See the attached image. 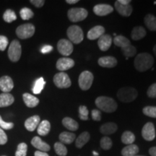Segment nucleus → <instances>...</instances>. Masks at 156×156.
Instances as JSON below:
<instances>
[{"instance_id": "nucleus-1", "label": "nucleus", "mask_w": 156, "mask_h": 156, "mask_svg": "<svg viewBox=\"0 0 156 156\" xmlns=\"http://www.w3.org/2000/svg\"><path fill=\"white\" fill-rule=\"evenodd\" d=\"M154 64L153 56L148 53L139 54L134 58V65L135 69L140 73H143L152 68Z\"/></svg>"}, {"instance_id": "nucleus-2", "label": "nucleus", "mask_w": 156, "mask_h": 156, "mask_svg": "<svg viewBox=\"0 0 156 156\" xmlns=\"http://www.w3.org/2000/svg\"><path fill=\"white\" fill-rule=\"evenodd\" d=\"M95 105L100 110L106 113L114 112L118 105L114 99L107 96H100L95 100Z\"/></svg>"}, {"instance_id": "nucleus-3", "label": "nucleus", "mask_w": 156, "mask_h": 156, "mask_svg": "<svg viewBox=\"0 0 156 156\" xmlns=\"http://www.w3.org/2000/svg\"><path fill=\"white\" fill-rule=\"evenodd\" d=\"M137 91L132 87H124L119 90L117 98L123 103H130L134 101L137 97Z\"/></svg>"}, {"instance_id": "nucleus-4", "label": "nucleus", "mask_w": 156, "mask_h": 156, "mask_svg": "<svg viewBox=\"0 0 156 156\" xmlns=\"http://www.w3.org/2000/svg\"><path fill=\"white\" fill-rule=\"evenodd\" d=\"M67 37L72 44H79L83 41L84 39L83 31L78 25H71L67 30Z\"/></svg>"}, {"instance_id": "nucleus-5", "label": "nucleus", "mask_w": 156, "mask_h": 156, "mask_svg": "<svg viewBox=\"0 0 156 156\" xmlns=\"http://www.w3.org/2000/svg\"><path fill=\"white\" fill-rule=\"evenodd\" d=\"M88 12L85 8L81 7H75L68 10L67 16L71 22L77 23L84 20L87 17Z\"/></svg>"}, {"instance_id": "nucleus-6", "label": "nucleus", "mask_w": 156, "mask_h": 156, "mask_svg": "<svg viewBox=\"0 0 156 156\" xmlns=\"http://www.w3.org/2000/svg\"><path fill=\"white\" fill-rule=\"evenodd\" d=\"M35 26L31 23H26L20 25L16 29V35L20 39H27L30 38L35 34Z\"/></svg>"}, {"instance_id": "nucleus-7", "label": "nucleus", "mask_w": 156, "mask_h": 156, "mask_svg": "<svg viewBox=\"0 0 156 156\" xmlns=\"http://www.w3.org/2000/svg\"><path fill=\"white\" fill-rule=\"evenodd\" d=\"M94 77L92 73L89 71H84L82 73L78 78L79 86L83 90H87L92 86Z\"/></svg>"}, {"instance_id": "nucleus-8", "label": "nucleus", "mask_w": 156, "mask_h": 156, "mask_svg": "<svg viewBox=\"0 0 156 156\" xmlns=\"http://www.w3.org/2000/svg\"><path fill=\"white\" fill-rule=\"evenodd\" d=\"M22 54L21 45L17 40H14L9 45L8 49V56L12 62H16L19 61Z\"/></svg>"}, {"instance_id": "nucleus-9", "label": "nucleus", "mask_w": 156, "mask_h": 156, "mask_svg": "<svg viewBox=\"0 0 156 156\" xmlns=\"http://www.w3.org/2000/svg\"><path fill=\"white\" fill-rule=\"evenodd\" d=\"M53 80L54 83L58 88H68L72 85L71 80H70L69 75L63 72L56 74L54 75Z\"/></svg>"}, {"instance_id": "nucleus-10", "label": "nucleus", "mask_w": 156, "mask_h": 156, "mask_svg": "<svg viewBox=\"0 0 156 156\" xmlns=\"http://www.w3.org/2000/svg\"><path fill=\"white\" fill-rule=\"evenodd\" d=\"M57 49L62 55L68 56L73 52V44L67 39H61L58 41Z\"/></svg>"}, {"instance_id": "nucleus-11", "label": "nucleus", "mask_w": 156, "mask_h": 156, "mask_svg": "<svg viewBox=\"0 0 156 156\" xmlns=\"http://www.w3.org/2000/svg\"><path fill=\"white\" fill-rule=\"evenodd\" d=\"M142 136L147 141H152L155 137V129L152 122H147L142 129Z\"/></svg>"}, {"instance_id": "nucleus-12", "label": "nucleus", "mask_w": 156, "mask_h": 156, "mask_svg": "<svg viewBox=\"0 0 156 156\" xmlns=\"http://www.w3.org/2000/svg\"><path fill=\"white\" fill-rule=\"evenodd\" d=\"M75 61H74L73 58L62 57L58 58V61L56 62V67L58 70L61 72H64L73 68L75 66Z\"/></svg>"}, {"instance_id": "nucleus-13", "label": "nucleus", "mask_w": 156, "mask_h": 156, "mask_svg": "<svg viewBox=\"0 0 156 156\" xmlns=\"http://www.w3.org/2000/svg\"><path fill=\"white\" fill-rule=\"evenodd\" d=\"M114 11V8L111 5L106 4H100L96 5L93 7V12L98 16H106L112 13Z\"/></svg>"}, {"instance_id": "nucleus-14", "label": "nucleus", "mask_w": 156, "mask_h": 156, "mask_svg": "<svg viewBox=\"0 0 156 156\" xmlns=\"http://www.w3.org/2000/svg\"><path fill=\"white\" fill-rule=\"evenodd\" d=\"M112 38L110 35L103 34L102 36L98 38V46L102 51H106L112 46Z\"/></svg>"}, {"instance_id": "nucleus-15", "label": "nucleus", "mask_w": 156, "mask_h": 156, "mask_svg": "<svg viewBox=\"0 0 156 156\" xmlns=\"http://www.w3.org/2000/svg\"><path fill=\"white\" fill-rule=\"evenodd\" d=\"M14 87L12 80L9 76H3L0 78V90L3 93H9Z\"/></svg>"}, {"instance_id": "nucleus-16", "label": "nucleus", "mask_w": 156, "mask_h": 156, "mask_svg": "<svg viewBox=\"0 0 156 156\" xmlns=\"http://www.w3.org/2000/svg\"><path fill=\"white\" fill-rule=\"evenodd\" d=\"M31 144L34 146V147H36V149H38L39 151L42 152H46L49 151L51 149V147L49 145H48L46 142L43 141L39 136H34L31 140Z\"/></svg>"}, {"instance_id": "nucleus-17", "label": "nucleus", "mask_w": 156, "mask_h": 156, "mask_svg": "<svg viewBox=\"0 0 156 156\" xmlns=\"http://www.w3.org/2000/svg\"><path fill=\"white\" fill-rule=\"evenodd\" d=\"M115 8H116V11L118 12L119 14L122 15L123 17H129L131 15L132 10V5H122L118 1L115 2Z\"/></svg>"}, {"instance_id": "nucleus-18", "label": "nucleus", "mask_w": 156, "mask_h": 156, "mask_svg": "<svg viewBox=\"0 0 156 156\" xmlns=\"http://www.w3.org/2000/svg\"><path fill=\"white\" fill-rule=\"evenodd\" d=\"M40 116L38 115H35L27 119L25 122V127L29 132H34L38 127V124H40Z\"/></svg>"}, {"instance_id": "nucleus-19", "label": "nucleus", "mask_w": 156, "mask_h": 156, "mask_svg": "<svg viewBox=\"0 0 156 156\" xmlns=\"http://www.w3.org/2000/svg\"><path fill=\"white\" fill-rule=\"evenodd\" d=\"M98 63L102 67L113 68L116 66L117 60L114 56H103L98 58Z\"/></svg>"}, {"instance_id": "nucleus-20", "label": "nucleus", "mask_w": 156, "mask_h": 156, "mask_svg": "<svg viewBox=\"0 0 156 156\" xmlns=\"http://www.w3.org/2000/svg\"><path fill=\"white\" fill-rule=\"evenodd\" d=\"M105 28L101 25H96L93 27L87 33V38L89 40H95V39L99 38L104 34Z\"/></svg>"}, {"instance_id": "nucleus-21", "label": "nucleus", "mask_w": 156, "mask_h": 156, "mask_svg": "<svg viewBox=\"0 0 156 156\" xmlns=\"http://www.w3.org/2000/svg\"><path fill=\"white\" fill-rule=\"evenodd\" d=\"M23 98L25 104L29 108H34L38 106L39 103L38 98L30 94V93H24L23 95Z\"/></svg>"}, {"instance_id": "nucleus-22", "label": "nucleus", "mask_w": 156, "mask_h": 156, "mask_svg": "<svg viewBox=\"0 0 156 156\" xmlns=\"http://www.w3.org/2000/svg\"><path fill=\"white\" fill-rule=\"evenodd\" d=\"M118 126L114 122H108L101 126L100 131L104 135H109L116 132Z\"/></svg>"}, {"instance_id": "nucleus-23", "label": "nucleus", "mask_w": 156, "mask_h": 156, "mask_svg": "<svg viewBox=\"0 0 156 156\" xmlns=\"http://www.w3.org/2000/svg\"><path fill=\"white\" fill-rule=\"evenodd\" d=\"M15 101V98L12 95L8 93H3L0 94V107H7L11 106Z\"/></svg>"}, {"instance_id": "nucleus-24", "label": "nucleus", "mask_w": 156, "mask_h": 156, "mask_svg": "<svg viewBox=\"0 0 156 156\" xmlns=\"http://www.w3.org/2000/svg\"><path fill=\"white\" fill-rule=\"evenodd\" d=\"M146 36L145 29L142 26H136L132 29L131 33L132 38L134 41L141 40Z\"/></svg>"}, {"instance_id": "nucleus-25", "label": "nucleus", "mask_w": 156, "mask_h": 156, "mask_svg": "<svg viewBox=\"0 0 156 156\" xmlns=\"http://www.w3.org/2000/svg\"><path fill=\"white\" fill-rule=\"evenodd\" d=\"M58 138H59L60 142L62 144L69 145V144L73 143L75 141V140L76 139V135L74 133H72V132H63L59 134Z\"/></svg>"}, {"instance_id": "nucleus-26", "label": "nucleus", "mask_w": 156, "mask_h": 156, "mask_svg": "<svg viewBox=\"0 0 156 156\" xmlns=\"http://www.w3.org/2000/svg\"><path fill=\"white\" fill-rule=\"evenodd\" d=\"M62 124L65 128L67 129L70 130V131H76L79 128V124L74 120L73 119L70 118V117H65L62 119Z\"/></svg>"}, {"instance_id": "nucleus-27", "label": "nucleus", "mask_w": 156, "mask_h": 156, "mask_svg": "<svg viewBox=\"0 0 156 156\" xmlns=\"http://www.w3.org/2000/svg\"><path fill=\"white\" fill-rule=\"evenodd\" d=\"M51 129V124L47 120H44L38 124L37 132L41 136H46L49 133Z\"/></svg>"}, {"instance_id": "nucleus-28", "label": "nucleus", "mask_w": 156, "mask_h": 156, "mask_svg": "<svg viewBox=\"0 0 156 156\" xmlns=\"http://www.w3.org/2000/svg\"><path fill=\"white\" fill-rule=\"evenodd\" d=\"M90 134L87 132H84L83 133H81L79 136H77V138L76 139L75 141V146L77 148H82L85 144H87V142H88L90 140Z\"/></svg>"}, {"instance_id": "nucleus-29", "label": "nucleus", "mask_w": 156, "mask_h": 156, "mask_svg": "<svg viewBox=\"0 0 156 156\" xmlns=\"http://www.w3.org/2000/svg\"><path fill=\"white\" fill-rule=\"evenodd\" d=\"M139 152V147L137 145H129L126 147H124L122 151V155L123 156H134Z\"/></svg>"}, {"instance_id": "nucleus-30", "label": "nucleus", "mask_w": 156, "mask_h": 156, "mask_svg": "<svg viewBox=\"0 0 156 156\" xmlns=\"http://www.w3.org/2000/svg\"><path fill=\"white\" fill-rule=\"evenodd\" d=\"M144 22L147 28L151 31H156V17L153 15L148 14L145 17Z\"/></svg>"}, {"instance_id": "nucleus-31", "label": "nucleus", "mask_w": 156, "mask_h": 156, "mask_svg": "<svg viewBox=\"0 0 156 156\" xmlns=\"http://www.w3.org/2000/svg\"><path fill=\"white\" fill-rule=\"evenodd\" d=\"M114 44L118 47L122 48L130 45V41L125 36L119 35V36H116L114 38Z\"/></svg>"}, {"instance_id": "nucleus-32", "label": "nucleus", "mask_w": 156, "mask_h": 156, "mask_svg": "<svg viewBox=\"0 0 156 156\" xmlns=\"http://www.w3.org/2000/svg\"><path fill=\"white\" fill-rule=\"evenodd\" d=\"M135 140V136L130 131H125L122 135V142L125 145H132Z\"/></svg>"}, {"instance_id": "nucleus-33", "label": "nucleus", "mask_w": 156, "mask_h": 156, "mask_svg": "<svg viewBox=\"0 0 156 156\" xmlns=\"http://www.w3.org/2000/svg\"><path fill=\"white\" fill-rule=\"evenodd\" d=\"M46 85V82H45L44 79L43 77L38 78L35 82L34 86L33 87V93L34 94H39L42 92L43 89Z\"/></svg>"}, {"instance_id": "nucleus-34", "label": "nucleus", "mask_w": 156, "mask_h": 156, "mask_svg": "<svg viewBox=\"0 0 156 156\" xmlns=\"http://www.w3.org/2000/svg\"><path fill=\"white\" fill-rule=\"evenodd\" d=\"M122 52L124 56H126V58L133 57L134 55H136V49L134 46L132 45H129V46H126V47L122 48Z\"/></svg>"}, {"instance_id": "nucleus-35", "label": "nucleus", "mask_w": 156, "mask_h": 156, "mask_svg": "<svg viewBox=\"0 0 156 156\" xmlns=\"http://www.w3.org/2000/svg\"><path fill=\"white\" fill-rule=\"evenodd\" d=\"M54 150L56 153L59 156H66L67 155V149L62 142H56L54 144Z\"/></svg>"}, {"instance_id": "nucleus-36", "label": "nucleus", "mask_w": 156, "mask_h": 156, "mask_svg": "<svg viewBox=\"0 0 156 156\" xmlns=\"http://www.w3.org/2000/svg\"><path fill=\"white\" fill-rule=\"evenodd\" d=\"M3 19L6 23H10L16 20L17 16L14 11L12 9H7L3 15Z\"/></svg>"}, {"instance_id": "nucleus-37", "label": "nucleus", "mask_w": 156, "mask_h": 156, "mask_svg": "<svg viewBox=\"0 0 156 156\" xmlns=\"http://www.w3.org/2000/svg\"><path fill=\"white\" fill-rule=\"evenodd\" d=\"M101 147L104 151H108L112 147V140L108 136H103L100 141Z\"/></svg>"}, {"instance_id": "nucleus-38", "label": "nucleus", "mask_w": 156, "mask_h": 156, "mask_svg": "<svg viewBox=\"0 0 156 156\" xmlns=\"http://www.w3.org/2000/svg\"><path fill=\"white\" fill-rule=\"evenodd\" d=\"M20 15L21 18L23 20H27L32 18L34 17V13L30 9L28 8V7H24V8L21 9L20 12Z\"/></svg>"}, {"instance_id": "nucleus-39", "label": "nucleus", "mask_w": 156, "mask_h": 156, "mask_svg": "<svg viewBox=\"0 0 156 156\" xmlns=\"http://www.w3.org/2000/svg\"><path fill=\"white\" fill-rule=\"evenodd\" d=\"M28 145L25 142H21L17 145V151L15 153V156H26Z\"/></svg>"}, {"instance_id": "nucleus-40", "label": "nucleus", "mask_w": 156, "mask_h": 156, "mask_svg": "<svg viewBox=\"0 0 156 156\" xmlns=\"http://www.w3.org/2000/svg\"><path fill=\"white\" fill-rule=\"evenodd\" d=\"M145 116L156 118V106H146L142 110Z\"/></svg>"}, {"instance_id": "nucleus-41", "label": "nucleus", "mask_w": 156, "mask_h": 156, "mask_svg": "<svg viewBox=\"0 0 156 156\" xmlns=\"http://www.w3.org/2000/svg\"><path fill=\"white\" fill-rule=\"evenodd\" d=\"M88 109L85 106H80L79 107V117L81 120H88Z\"/></svg>"}, {"instance_id": "nucleus-42", "label": "nucleus", "mask_w": 156, "mask_h": 156, "mask_svg": "<svg viewBox=\"0 0 156 156\" xmlns=\"http://www.w3.org/2000/svg\"><path fill=\"white\" fill-rule=\"evenodd\" d=\"M14 126V124L12 122H6L2 119V116H0V127L1 129H4L9 130L13 128Z\"/></svg>"}, {"instance_id": "nucleus-43", "label": "nucleus", "mask_w": 156, "mask_h": 156, "mask_svg": "<svg viewBox=\"0 0 156 156\" xmlns=\"http://www.w3.org/2000/svg\"><path fill=\"white\" fill-rule=\"evenodd\" d=\"M147 94L148 97L151 98H156V83L152 84L151 86L149 87L147 91Z\"/></svg>"}, {"instance_id": "nucleus-44", "label": "nucleus", "mask_w": 156, "mask_h": 156, "mask_svg": "<svg viewBox=\"0 0 156 156\" xmlns=\"http://www.w3.org/2000/svg\"><path fill=\"white\" fill-rule=\"evenodd\" d=\"M8 45V39L5 36H0V51H5Z\"/></svg>"}, {"instance_id": "nucleus-45", "label": "nucleus", "mask_w": 156, "mask_h": 156, "mask_svg": "<svg viewBox=\"0 0 156 156\" xmlns=\"http://www.w3.org/2000/svg\"><path fill=\"white\" fill-rule=\"evenodd\" d=\"M91 115H92L93 120L96 121V122H99L101 119V113L98 109H93L91 112Z\"/></svg>"}, {"instance_id": "nucleus-46", "label": "nucleus", "mask_w": 156, "mask_h": 156, "mask_svg": "<svg viewBox=\"0 0 156 156\" xmlns=\"http://www.w3.org/2000/svg\"><path fill=\"white\" fill-rule=\"evenodd\" d=\"M7 142V136L5 132L0 128V145H5Z\"/></svg>"}, {"instance_id": "nucleus-47", "label": "nucleus", "mask_w": 156, "mask_h": 156, "mask_svg": "<svg viewBox=\"0 0 156 156\" xmlns=\"http://www.w3.org/2000/svg\"><path fill=\"white\" fill-rule=\"evenodd\" d=\"M30 2L33 5H34L36 7H41L44 5L45 1L44 0H30Z\"/></svg>"}, {"instance_id": "nucleus-48", "label": "nucleus", "mask_w": 156, "mask_h": 156, "mask_svg": "<svg viewBox=\"0 0 156 156\" xmlns=\"http://www.w3.org/2000/svg\"><path fill=\"white\" fill-rule=\"evenodd\" d=\"M52 50H53V47L51 46H50V45H45L41 48V51L42 54H47L51 51Z\"/></svg>"}, {"instance_id": "nucleus-49", "label": "nucleus", "mask_w": 156, "mask_h": 156, "mask_svg": "<svg viewBox=\"0 0 156 156\" xmlns=\"http://www.w3.org/2000/svg\"><path fill=\"white\" fill-rule=\"evenodd\" d=\"M34 156H49V155H48V153H45V152L37 151L35 152Z\"/></svg>"}, {"instance_id": "nucleus-50", "label": "nucleus", "mask_w": 156, "mask_h": 156, "mask_svg": "<svg viewBox=\"0 0 156 156\" xmlns=\"http://www.w3.org/2000/svg\"><path fill=\"white\" fill-rule=\"evenodd\" d=\"M149 153L151 156H156V147H153L150 148Z\"/></svg>"}, {"instance_id": "nucleus-51", "label": "nucleus", "mask_w": 156, "mask_h": 156, "mask_svg": "<svg viewBox=\"0 0 156 156\" xmlns=\"http://www.w3.org/2000/svg\"><path fill=\"white\" fill-rule=\"evenodd\" d=\"M118 2L120 4H122V5H129V3L131 2L130 0H118Z\"/></svg>"}, {"instance_id": "nucleus-52", "label": "nucleus", "mask_w": 156, "mask_h": 156, "mask_svg": "<svg viewBox=\"0 0 156 156\" xmlns=\"http://www.w3.org/2000/svg\"><path fill=\"white\" fill-rule=\"evenodd\" d=\"M78 0H67L66 1V2L69 4V5H74V4H76L78 2Z\"/></svg>"}, {"instance_id": "nucleus-53", "label": "nucleus", "mask_w": 156, "mask_h": 156, "mask_svg": "<svg viewBox=\"0 0 156 156\" xmlns=\"http://www.w3.org/2000/svg\"><path fill=\"white\" fill-rule=\"evenodd\" d=\"M153 52L155 54V55L156 56V45H155V46L153 47Z\"/></svg>"}, {"instance_id": "nucleus-54", "label": "nucleus", "mask_w": 156, "mask_h": 156, "mask_svg": "<svg viewBox=\"0 0 156 156\" xmlns=\"http://www.w3.org/2000/svg\"><path fill=\"white\" fill-rule=\"evenodd\" d=\"M134 156H143V155H134Z\"/></svg>"}, {"instance_id": "nucleus-55", "label": "nucleus", "mask_w": 156, "mask_h": 156, "mask_svg": "<svg viewBox=\"0 0 156 156\" xmlns=\"http://www.w3.org/2000/svg\"><path fill=\"white\" fill-rule=\"evenodd\" d=\"M4 156H5V155H4Z\"/></svg>"}]
</instances>
